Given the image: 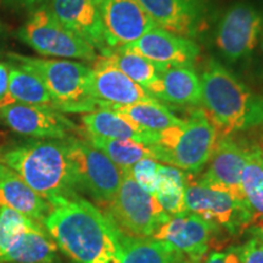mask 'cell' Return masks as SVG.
<instances>
[{"label":"cell","mask_w":263,"mask_h":263,"mask_svg":"<svg viewBox=\"0 0 263 263\" xmlns=\"http://www.w3.org/2000/svg\"><path fill=\"white\" fill-rule=\"evenodd\" d=\"M49 203L42 224L64 254L76 263H110L120 235L110 217L76 194L54 197Z\"/></svg>","instance_id":"cell-1"},{"label":"cell","mask_w":263,"mask_h":263,"mask_svg":"<svg viewBox=\"0 0 263 263\" xmlns=\"http://www.w3.org/2000/svg\"><path fill=\"white\" fill-rule=\"evenodd\" d=\"M201 107L218 139L263 124V99L226 66L209 60L201 76Z\"/></svg>","instance_id":"cell-2"},{"label":"cell","mask_w":263,"mask_h":263,"mask_svg":"<svg viewBox=\"0 0 263 263\" xmlns=\"http://www.w3.org/2000/svg\"><path fill=\"white\" fill-rule=\"evenodd\" d=\"M0 162L48 201L73 195L78 188L65 139H31L9 145L0 150Z\"/></svg>","instance_id":"cell-3"},{"label":"cell","mask_w":263,"mask_h":263,"mask_svg":"<svg viewBox=\"0 0 263 263\" xmlns=\"http://www.w3.org/2000/svg\"><path fill=\"white\" fill-rule=\"evenodd\" d=\"M22 70L31 72L45 85L60 112H91L99 104L90 94L93 70L83 62L57 59H37L8 54Z\"/></svg>","instance_id":"cell-4"},{"label":"cell","mask_w":263,"mask_h":263,"mask_svg":"<svg viewBox=\"0 0 263 263\" xmlns=\"http://www.w3.org/2000/svg\"><path fill=\"white\" fill-rule=\"evenodd\" d=\"M217 140L215 127L199 107L182 124L159 132V139L150 149L154 160L194 174L209 162Z\"/></svg>","instance_id":"cell-5"},{"label":"cell","mask_w":263,"mask_h":263,"mask_svg":"<svg viewBox=\"0 0 263 263\" xmlns=\"http://www.w3.org/2000/svg\"><path fill=\"white\" fill-rule=\"evenodd\" d=\"M17 37L43 57L84 61H95L99 57L89 43L55 17L47 4L33 10L29 18L18 29Z\"/></svg>","instance_id":"cell-6"},{"label":"cell","mask_w":263,"mask_h":263,"mask_svg":"<svg viewBox=\"0 0 263 263\" xmlns=\"http://www.w3.org/2000/svg\"><path fill=\"white\" fill-rule=\"evenodd\" d=\"M120 189L108 203V217L123 234L137 238H151L170 216L154 195L145 192L134 179L130 168L122 170Z\"/></svg>","instance_id":"cell-7"},{"label":"cell","mask_w":263,"mask_h":263,"mask_svg":"<svg viewBox=\"0 0 263 263\" xmlns=\"http://www.w3.org/2000/svg\"><path fill=\"white\" fill-rule=\"evenodd\" d=\"M65 141L78 188L99 202L110 203L120 189L123 171L89 140L72 136Z\"/></svg>","instance_id":"cell-8"},{"label":"cell","mask_w":263,"mask_h":263,"mask_svg":"<svg viewBox=\"0 0 263 263\" xmlns=\"http://www.w3.org/2000/svg\"><path fill=\"white\" fill-rule=\"evenodd\" d=\"M184 201L186 211L202 217L230 235H240L251 227V213L245 201L200 184L193 173H185Z\"/></svg>","instance_id":"cell-9"},{"label":"cell","mask_w":263,"mask_h":263,"mask_svg":"<svg viewBox=\"0 0 263 263\" xmlns=\"http://www.w3.org/2000/svg\"><path fill=\"white\" fill-rule=\"evenodd\" d=\"M263 29V16L248 2L233 4L217 25V50L229 64H239L252 55Z\"/></svg>","instance_id":"cell-10"},{"label":"cell","mask_w":263,"mask_h":263,"mask_svg":"<svg viewBox=\"0 0 263 263\" xmlns=\"http://www.w3.org/2000/svg\"><path fill=\"white\" fill-rule=\"evenodd\" d=\"M0 120L15 133L34 139L64 140L77 130V126L60 111L41 105H8L0 108Z\"/></svg>","instance_id":"cell-11"},{"label":"cell","mask_w":263,"mask_h":263,"mask_svg":"<svg viewBox=\"0 0 263 263\" xmlns=\"http://www.w3.org/2000/svg\"><path fill=\"white\" fill-rule=\"evenodd\" d=\"M100 14L108 52L134 43L156 27L138 0H101Z\"/></svg>","instance_id":"cell-12"},{"label":"cell","mask_w":263,"mask_h":263,"mask_svg":"<svg viewBox=\"0 0 263 263\" xmlns=\"http://www.w3.org/2000/svg\"><path fill=\"white\" fill-rule=\"evenodd\" d=\"M94 62V67L91 68L90 94L99 104V110L159 101L151 97L145 88L115 67L103 55H99Z\"/></svg>","instance_id":"cell-13"},{"label":"cell","mask_w":263,"mask_h":263,"mask_svg":"<svg viewBox=\"0 0 263 263\" xmlns=\"http://www.w3.org/2000/svg\"><path fill=\"white\" fill-rule=\"evenodd\" d=\"M249 149V146L241 145L232 137L221 138L217 140L210 157L209 168L196 180L207 188L219 190L245 201L241 174L248 161Z\"/></svg>","instance_id":"cell-14"},{"label":"cell","mask_w":263,"mask_h":263,"mask_svg":"<svg viewBox=\"0 0 263 263\" xmlns=\"http://www.w3.org/2000/svg\"><path fill=\"white\" fill-rule=\"evenodd\" d=\"M217 229V227L202 217L185 211L170 217L151 238L166 242L177 252L188 256L192 261L201 262L209 251L210 240Z\"/></svg>","instance_id":"cell-15"},{"label":"cell","mask_w":263,"mask_h":263,"mask_svg":"<svg viewBox=\"0 0 263 263\" xmlns=\"http://www.w3.org/2000/svg\"><path fill=\"white\" fill-rule=\"evenodd\" d=\"M163 66H194L201 50L193 39L154 27L134 43L121 47Z\"/></svg>","instance_id":"cell-16"},{"label":"cell","mask_w":263,"mask_h":263,"mask_svg":"<svg viewBox=\"0 0 263 263\" xmlns=\"http://www.w3.org/2000/svg\"><path fill=\"white\" fill-rule=\"evenodd\" d=\"M156 26L185 38L202 31L206 9L203 0H138Z\"/></svg>","instance_id":"cell-17"},{"label":"cell","mask_w":263,"mask_h":263,"mask_svg":"<svg viewBox=\"0 0 263 263\" xmlns=\"http://www.w3.org/2000/svg\"><path fill=\"white\" fill-rule=\"evenodd\" d=\"M101 0H50L49 9L62 25L88 42L101 55L108 54L100 14Z\"/></svg>","instance_id":"cell-18"},{"label":"cell","mask_w":263,"mask_h":263,"mask_svg":"<svg viewBox=\"0 0 263 263\" xmlns=\"http://www.w3.org/2000/svg\"><path fill=\"white\" fill-rule=\"evenodd\" d=\"M146 90L162 103L201 106V78L193 66H167Z\"/></svg>","instance_id":"cell-19"},{"label":"cell","mask_w":263,"mask_h":263,"mask_svg":"<svg viewBox=\"0 0 263 263\" xmlns=\"http://www.w3.org/2000/svg\"><path fill=\"white\" fill-rule=\"evenodd\" d=\"M0 207H8L43 223L50 211V203L29 188L14 170L0 162Z\"/></svg>","instance_id":"cell-20"},{"label":"cell","mask_w":263,"mask_h":263,"mask_svg":"<svg viewBox=\"0 0 263 263\" xmlns=\"http://www.w3.org/2000/svg\"><path fill=\"white\" fill-rule=\"evenodd\" d=\"M82 123L89 137L106 139H129L153 145L159 139V132L141 129L129 120L108 108L87 112L82 116Z\"/></svg>","instance_id":"cell-21"},{"label":"cell","mask_w":263,"mask_h":263,"mask_svg":"<svg viewBox=\"0 0 263 263\" xmlns=\"http://www.w3.org/2000/svg\"><path fill=\"white\" fill-rule=\"evenodd\" d=\"M58 257V245L44 228L35 223L20 234L5 254L2 263H54Z\"/></svg>","instance_id":"cell-22"},{"label":"cell","mask_w":263,"mask_h":263,"mask_svg":"<svg viewBox=\"0 0 263 263\" xmlns=\"http://www.w3.org/2000/svg\"><path fill=\"white\" fill-rule=\"evenodd\" d=\"M182 258V254L161 240L120 232L117 252L110 263H178Z\"/></svg>","instance_id":"cell-23"},{"label":"cell","mask_w":263,"mask_h":263,"mask_svg":"<svg viewBox=\"0 0 263 263\" xmlns=\"http://www.w3.org/2000/svg\"><path fill=\"white\" fill-rule=\"evenodd\" d=\"M16 103L55 108L54 100L43 82L31 72L15 65L12 67L9 66L8 91L0 100V108Z\"/></svg>","instance_id":"cell-24"},{"label":"cell","mask_w":263,"mask_h":263,"mask_svg":"<svg viewBox=\"0 0 263 263\" xmlns=\"http://www.w3.org/2000/svg\"><path fill=\"white\" fill-rule=\"evenodd\" d=\"M241 188L251 213V228H263V151L251 146L241 174Z\"/></svg>","instance_id":"cell-25"},{"label":"cell","mask_w":263,"mask_h":263,"mask_svg":"<svg viewBox=\"0 0 263 263\" xmlns=\"http://www.w3.org/2000/svg\"><path fill=\"white\" fill-rule=\"evenodd\" d=\"M108 110L116 111L141 129L161 132L167 128L182 124L184 120L176 117L161 101L139 103L127 106H112Z\"/></svg>","instance_id":"cell-26"},{"label":"cell","mask_w":263,"mask_h":263,"mask_svg":"<svg viewBox=\"0 0 263 263\" xmlns=\"http://www.w3.org/2000/svg\"><path fill=\"white\" fill-rule=\"evenodd\" d=\"M103 57L106 58L115 67L122 71L132 81L140 84L145 89L160 77L161 72L167 67L124 48L115 49Z\"/></svg>","instance_id":"cell-27"},{"label":"cell","mask_w":263,"mask_h":263,"mask_svg":"<svg viewBox=\"0 0 263 263\" xmlns=\"http://www.w3.org/2000/svg\"><path fill=\"white\" fill-rule=\"evenodd\" d=\"M91 144L100 149L121 170H128L143 159H154L150 145L129 139H106L89 137Z\"/></svg>","instance_id":"cell-28"},{"label":"cell","mask_w":263,"mask_h":263,"mask_svg":"<svg viewBox=\"0 0 263 263\" xmlns=\"http://www.w3.org/2000/svg\"><path fill=\"white\" fill-rule=\"evenodd\" d=\"M35 223L38 222L22 213L8 207H0V258L18 235Z\"/></svg>","instance_id":"cell-29"},{"label":"cell","mask_w":263,"mask_h":263,"mask_svg":"<svg viewBox=\"0 0 263 263\" xmlns=\"http://www.w3.org/2000/svg\"><path fill=\"white\" fill-rule=\"evenodd\" d=\"M160 163L154 159H143L130 168L137 183L151 195H155L159 182Z\"/></svg>","instance_id":"cell-30"},{"label":"cell","mask_w":263,"mask_h":263,"mask_svg":"<svg viewBox=\"0 0 263 263\" xmlns=\"http://www.w3.org/2000/svg\"><path fill=\"white\" fill-rule=\"evenodd\" d=\"M250 233L245 244L235 248L239 262L263 263V228H251Z\"/></svg>","instance_id":"cell-31"},{"label":"cell","mask_w":263,"mask_h":263,"mask_svg":"<svg viewBox=\"0 0 263 263\" xmlns=\"http://www.w3.org/2000/svg\"><path fill=\"white\" fill-rule=\"evenodd\" d=\"M154 196L170 217L186 211L185 201H184V188L161 189L157 190Z\"/></svg>","instance_id":"cell-32"},{"label":"cell","mask_w":263,"mask_h":263,"mask_svg":"<svg viewBox=\"0 0 263 263\" xmlns=\"http://www.w3.org/2000/svg\"><path fill=\"white\" fill-rule=\"evenodd\" d=\"M206 263H240L236 249L232 248L226 252H213L206 259Z\"/></svg>","instance_id":"cell-33"},{"label":"cell","mask_w":263,"mask_h":263,"mask_svg":"<svg viewBox=\"0 0 263 263\" xmlns=\"http://www.w3.org/2000/svg\"><path fill=\"white\" fill-rule=\"evenodd\" d=\"M50 0H0V4L15 9H38Z\"/></svg>","instance_id":"cell-34"},{"label":"cell","mask_w":263,"mask_h":263,"mask_svg":"<svg viewBox=\"0 0 263 263\" xmlns=\"http://www.w3.org/2000/svg\"><path fill=\"white\" fill-rule=\"evenodd\" d=\"M5 26L2 24V21H0V39H2L3 37H4V34H5ZM0 57H2V49H0Z\"/></svg>","instance_id":"cell-35"},{"label":"cell","mask_w":263,"mask_h":263,"mask_svg":"<svg viewBox=\"0 0 263 263\" xmlns=\"http://www.w3.org/2000/svg\"><path fill=\"white\" fill-rule=\"evenodd\" d=\"M259 149L263 151V129H262V133H261V139H259Z\"/></svg>","instance_id":"cell-36"},{"label":"cell","mask_w":263,"mask_h":263,"mask_svg":"<svg viewBox=\"0 0 263 263\" xmlns=\"http://www.w3.org/2000/svg\"><path fill=\"white\" fill-rule=\"evenodd\" d=\"M178 263H201V262H196V261H192V259H189V261H183V258L180 259Z\"/></svg>","instance_id":"cell-37"},{"label":"cell","mask_w":263,"mask_h":263,"mask_svg":"<svg viewBox=\"0 0 263 263\" xmlns=\"http://www.w3.org/2000/svg\"><path fill=\"white\" fill-rule=\"evenodd\" d=\"M262 48H263V37H262Z\"/></svg>","instance_id":"cell-38"}]
</instances>
